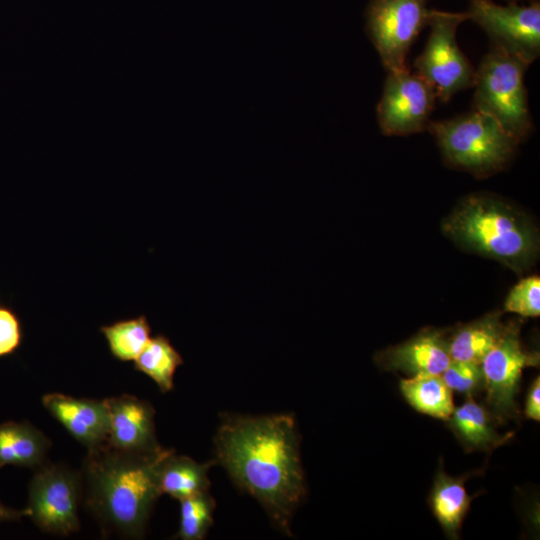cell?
<instances>
[{
    "label": "cell",
    "mask_w": 540,
    "mask_h": 540,
    "mask_svg": "<svg viewBox=\"0 0 540 540\" xmlns=\"http://www.w3.org/2000/svg\"><path fill=\"white\" fill-rule=\"evenodd\" d=\"M215 445L219 462L235 483L289 533L291 516L305 494L294 417H228Z\"/></svg>",
    "instance_id": "obj_1"
},
{
    "label": "cell",
    "mask_w": 540,
    "mask_h": 540,
    "mask_svg": "<svg viewBox=\"0 0 540 540\" xmlns=\"http://www.w3.org/2000/svg\"><path fill=\"white\" fill-rule=\"evenodd\" d=\"M174 451L137 453L104 444L89 450L81 474L85 503L109 531L139 537L161 495L159 469Z\"/></svg>",
    "instance_id": "obj_2"
},
{
    "label": "cell",
    "mask_w": 540,
    "mask_h": 540,
    "mask_svg": "<svg viewBox=\"0 0 540 540\" xmlns=\"http://www.w3.org/2000/svg\"><path fill=\"white\" fill-rule=\"evenodd\" d=\"M442 230L462 249L519 273L536 261L539 252L538 230L528 216L489 194L462 199L444 219Z\"/></svg>",
    "instance_id": "obj_3"
},
{
    "label": "cell",
    "mask_w": 540,
    "mask_h": 540,
    "mask_svg": "<svg viewBox=\"0 0 540 540\" xmlns=\"http://www.w3.org/2000/svg\"><path fill=\"white\" fill-rule=\"evenodd\" d=\"M427 130L449 166L479 178L504 169L520 144L494 118L474 109L450 119L429 121Z\"/></svg>",
    "instance_id": "obj_4"
},
{
    "label": "cell",
    "mask_w": 540,
    "mask_h": 540,
    "mask_svg": "<svg viewBox=\"0 0 540 540\" xmlns=\"http://www.w3.org/2000/svg\"><path fill=\"white\" fill-rule=\"evenodd\" d=\"M529 64L491 45L475 72L473 109L494 118L519 142L531 134V119L524 83Z\"/></svg>",
    "instance_id": "obj_5"
},
{
    "label": "cell",
    "mask_w": 540,
    "mask_h": 540,
    "mask_svg": "<svg viewBox=\"0 0 540 540\" xmlns=\"http://www.w3.org/2000/svg\"><path fill=\"white\" fill-rule=\"evenodd\" d=\"M466 20L465 12L430 9V33L423 52L414 61L416 73L432 87L437 100L444 103L474 85L476 69L456 38L459 25Z\"/></svg>",
    "instance_id": "obj_6"
},
{
    "label": "cell",
    "mask_w": 540,
    "mask_h": 540,
    "mask_svg": "<svg viewBox=\"0 0 540 540\" xmlns=\"http://www.w3.org/2000/svg\"><path fill=\"white\" fill-rule=\"evenodd\" d=\"M426 4V0H369L365 31L387 73L407 69V54L428 26L430 9Z\"/></svg>",
    "instance_id": "obj_7"
},
{
    "label": "cell",
    "mask_w": 540,
    "mask_h": 540,
    "mask_svg": "<svg viewBox=\"0 0 540 540\" xmlns=\"http://www.w3.org/2000/svg\"><path fill=\"white\" fill-rule=\"evenodd\" d=\"M81 474L62 465L42 464L30 481L25 515L43 531L69 535L80 527Z\"/></svg>",
    "instance_id": "obj_8"
},
{
    "label": "cell",
    "mask_w": 540,
    "mask_h": 540,
    "mask_svg": "<svg viewBox=\"0 0 540 540\" xmlns=\"http://www.w3.org/2000/svg\"><path fill=\"white\" fill-rule=\"evenodd\" d=\"M465 13L468 20L485 31L491 45L506 50L529 65L539 57V1L529 5L508 2L503 6L493 0H469Z\"/></svg>",
    "instance_id": "obj_9"
},
{
    "label": "cell",
    "mask_w": 540,
    "mask_h": 540,
    "mask_svg": "<svg viewBox=\"0 0 540 540\" xmlns=\"http://www.w3.org/2000/svg\"><path fill=\"white\" fill-rule=\"evenodd\" d=\"M480 365L488 411L499 421L515 417L518 413L515 397L522 371L539 365V353L523 347L519 327L510 323Z\"/></svg>",
    "instance_id": "obj_10"
},
{
    "label": "cell",
    "mask_w": 540,
    "mask_h": 540,
    "mask_svg": "<svg viewBox=\"0 0 540 540\" xmlns=\"http://www.w3.org/2000/svg\"><path fill=\"white\" fill-rule=\"evenodd\" d=\"M436 100L432 87L408 68L387 73L376 108L382 134L408 136L424 131Z\"/></svg>",
    "instance_id": "obj_11"
},
{
    "label": "cell",
    "mask_w": 540,
    "mask_h": 540,
    "mask_svg": "<svg viewBox=\"0 0 540 540\" xmlns=\"http://www.w3.org/2000/svg\"><path fill=\"white\" fill-rule=\"evenodd\" d=\"M104 401L109 415L106 444L137 453H150L162 448L155 436V412L149 402L126 394Z\"/></svg>",
    "instance_id": "obj_12"
},
{
    "label": "cell",
    "mask_w": 540,
    "mask_h": 540,
    "mask_svg": "<svg viewBox=\"0 0 540 540\" xmlns=\"http://www.w3.org/2000/svg\"><path fill=\"white\" fill-rule=\"evenodd\" d=\"M42 403L49 413L88 451L106 444L109 415L104 400L49 393L42 397Z\"/></svg>",
    "instance_id": "obj_13"
},
{
    "label": "cell",
    "mask_w": 540,
    "mask_h": 540,
    "mask_svg": "<svg viewBox=\"0 0 540 540\" xmlns=\"http://www.w3.org/2000/svg\"><path fill=\"white\" fill-rule=\"evenodd\" d=\"M448 341L438 331H423L411 339L390 347L377 356L386 370L441 375L451 362Z\"/></svg>",
    "instance_id": "obj_14"
},
{
    "label": "cell",
    "mask_w": 540,
    "mask_h": 540,
    "mask_svg": "<svg viewBox=\"0 0 540 540\" xmlns=\"http://www.w3.org/2000/svg\"><path fill=\"white\" fill-rule=\"evenodd\" d=\"M49 439L28 422L0 424V469L7 465L36 469L44 464Z\"/></svg>",
    "instance_id": "obj_15"
},
{
    "label": "cell",
    "mask_w": 540,
    "mask_h": 540,
    "mask_svg": "<svg viewBox=\"0 0 540 540\" xmlns=\"http://www.w3.org/2000/svg\"><path fill=\"white\" fill-rule=\"evenodd\" d=\"M466 476L452 477L440 469L429 496L433 515L449 538L456 539L472 501L465 488Z\"/></svg>",
    "instance_id": "obj_16"
},
{
    "label": "cell",
    "mask_w": 540,
    "mask_h": 540,
    "mask_svg": "<svg viewBox=\"0 0 540 540\" xmlns=\"http://www.w3.org/2000/svg\"><path fill=\"white\" fill-rule=\"evenodd\" d=\"M493 416L482 405L468 396L467 401L454 411L447 420L449 428L468 450L489 451L506 442L509 436H502L494 428Z\"/></svg>",
    "instance_id": "obj_17"
},
{
    "label": "cell",
    "mask_w": 540,
    "mask_h": 540,
    "mask_svg": "<svg viewBox=\"0 0 540 540\" xmlns=\"http://www.w3.org/2000/svg\"><path fill=\"white\" fill-rule=\"evenodd\" d=\"M505 328L498 313L488 314L459 327L447 340L451 359L481 364L500 340Z\"/></svg>",
    "instance_id": "obj_18"
},
{
    "label": "cell",
    "mask_w": 540,
    "mask_h": 540,
    "mask_svg": "<svg viewBox=\"0 0 540 540\" xmlns=\"http://www.w3.org/2000/svg\"><path fill=\"white\" fill-rule=\"evenodd\" d=\"M173 453L164 459L159 469L160 493L181 500L207 492V474L212 463H197L187 456H175Z\"/></svg>",
    "instance_id": "obj_19"
},
{
    "label": "cell",
    "mask_w": 540,
    "mask_h": 540,
    "mask_svg": "<svg viewBox=\"0 0 540 540\" xmlns=\"http://www.w3.org/2000/svg\"><path fill=\"white\" fill-rule=\"evenodd\" d=\"M400 391L418 412L447 421L454 411L453 391L441 375L418 374L401 379Z\"/></svg>",
    "instance_id": "obj_20"
},
{
    "label": "cell",
    "mask_w": 540,
    "mask_h": 540,
    "mask_svg": "<svg viewBox=\"0 0 540 540\" xmlns=\"http://www.w3.org/2000/svg\"><path fill=\"white\" fill-rule=\"evenodd\" d=\"M183 358L170 340L162 334L151 337L143 351L134 360L136 370L150 377L162 392L173 389V379Z\"/></svg>",
    "instance_id": "obj_21"
},
{
    "label": "cell",
    "mask_w": 540,
    "mask_h": 540,
    "mask_svg": "<svg viewBox=\"0 0 540 540\" xmlns=\"http://www.w3.org/2000/svg\"><path fill=\"white\" fill-rule=\"evenodd\" d=\"M100 332L112 356L123 362L134 361L151 338V327L144 315L103 325Z\"/></svg>",
    "instance_id": "obj_22"
},
{
    "label": "cell",
    "mask_w": 540,
    "mask_h": 540,
    "mask_svg": "<svg viewBox=\"0 0 540 540\" xmlns=\"http://www.w3.org/2000/svg\"><path fill=\"white\" fill-rule=\"evenodd\" d=\"M179 501L180 526L177 537L183 540L203 539L213 523L214 500L205 492Z\"/></svg>",
    "instance_id": "obj_23"
},
{
    "label": "cell",
    "mask_w": 540,
    "mask_h": 540,
    "mask_svg": "<svg viewBox=\"0 0 540 540\" xmlns=\"http://www.w3.org/2000/svg\"><path fill=\"white\" fill-rule=\"evenodd\" d=\"M504 310L523 317H538L540 315L539 276H528L515 284L504 301Z\"/></svg>",
    "instance_id": "obj_24"
},
{
    "label": "cell",
    "mask_w": 540,
    "mask_h": 540,
    "mask_svg": "<svg viewBox=\"0 0 540 540\" xmlns=\"http://www.w3.org/2000/svg\"><path fill=\"white\" fill-rule=\"evenodd\" d=\"M441 377L452 391L467 397L484 388L483 372L478 363L451 360Z\"/></svg>",
    "instance_id": "obj_25"
},
{
    "label": "cell",
    "mask_w": 540,
    "mask_h": 540,
    "mask_svg": "<svg viewBox=\"0 0 540 540\" xmlns=\"http://www.w3.org/2000/svg\"><path fill=\"white\" fill-rule=\"evenodd\" d=\"M24 330L17 312L0 302V358L15 354L23 343Z\"/></svg>",
    "instance_id": "obj_26"
},
{
    "label": "cell",
    "mask_w": 540,
    "mask_h": 540,
    "mask_svg": "<svg viewBox=\"0 0 540 540\" xmlns=\"http://www.w3.org/2000/svg\"><path fill=\"white\" fill-rule=\"evenodd\" d=\"M525 416L529 419L540 420V378L537 377L531 384L525 402Z\"/></svg>",
    "instance_id": "obj_27"
},
{
    "label": "cell",
    "mask_w": 540,
    "mask_h": 540,
    "mask_svg": "<svg viewBox=\"0 0 540 540\" xmlns=\"http://www.w3.org/2000/svg\"><path fill=\"white\" fill-rule=\"evenodd\" d=\"M24 515H25L24 510L22 511L14 510V509L4 506L0 502V522L15 521V520L20 519Z\"/></svg>",
    "instance_id": "obj_28"
},
{
    "label": "cell",
    "mask_w": 540,
    "mask_h": 540,
    "mask_svg": "<svg viewBox=\"0 0 540 540\" xmlns=\"http://www.w3.org/2000/svg\"><path fill=\"white\" fill-rule=\"evenodd\" d=\"M508 2L528 1L529 3L538 2L539 0H507Z\"/></svg>",
    "instance_id": "obj_29"
}]
</instances>
